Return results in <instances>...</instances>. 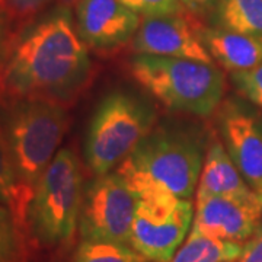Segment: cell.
I'll use <instances>...</instances> for the list:
<instances>
[{"label":"cell","instance_id":"obj_18","mask_svg":"<svg viewBox=\"0 0 262 262\" xmlns=\"http://www.w3.org/2000/svg\"><path fill=\"white\" fill-rule=\"evenodd\" d=\"M72 262H147L131 245L82 241Z\"/></svg>","mask_w":262,"mask_h":262},{"label":"cell","instance_id":"obj_22","mask_svg":"<svg viewBox=\"0 0 262 262\" xmlns=\"http://www.w3.org/2000/svg\"><path fill=\"white\" fill-rule=\"evenodd\" d=\"M19 31L10 25V22L0 13V75L5 67V63L8 60L12 44L15 41V37Z\"/></svg>","mask_w":262,"mask_h":262},{"label":"cell","instance_id":"obj_4","mask_svg":"<svg viewBox=\"0 0 262 262\" xmlns=\"http://www.w3.org/2000/svg\"><path fill=\"white\" fill-rule=\"evenodd\" d=\"M84 182L80 162L69 149L57 151L38 179L25 213V233L44 249L64 248L79 229Z\"/></svg>","mask_w":262,"mask_h":262},{"label":"cell","instance_id":"obj_15","mask_svg":"<svg viewBox=\"0 0 262 262\" xmlns=\"http://www.w3.org/2000/svg\"><path fill=\"white\" fill-rule=\"evenodd\" d=\"M211 19L215 27L262 38V0H222Z\"/></svg>","mask_w":262,"mask_h":262},{"label":"cell","instance_id":"obj_24","mask_svg":"<svg viewBox=\"0 0 262 262\" xmlns=\"http://www.w3.org/2000/svg\"><path fill=\"white\" fill-rule=\"evenodd\" d=\"M181 5L198 18H213L222 0H179Z\"/></svg>","mask_w":262,"mask_h":262},{"label":"cell","instance_id":"obj_16","mask_svg":"<svg viewBox=\"0 0 262 262\" xmlns=\"http://www.w3.org/2000/svg\"><path fill=\"white\" fill-rule=\"evenodd\" d=\"M31 195L22 187L10 155L9 146L0 125V204L9 207L25 232V213ZM27 234V233H25Z\"/></svg>","mask_w":262,"mask_h":262},{"label":"cell","instance_id":"obj_10","mask_svg":"<svg viewBox=\"0 0 262 262\" xmlns=\"http://www.w3.org/2000/svg\"><path fill=\"white\" fill-rule=\"evenodd\" d=\"M262 204L256 192L246 195H208L196 198L189 233L242 244L262 223Z\"/></svg>","mask_w":262,"mask_h":262},{"label":"cell","instance_id":"obj_1","mask_svg":"<svg viewBox=\"0 0 262 262\" xmlns=\"http://www.w3.org/2000/svg\"><path fill=\"white\" fill-rule=\"evenodd\" d=\"M92 73L70 9L57 6L16 34L0 75V99H47L69 106Z\"/></svg>","mask_w":262,"mask_h":262},{"label":"cell","instance_id":"obj_2","mask_svg":"<svg viewBox=\"0 0 262 262\" xmlns=\"http://www.w3.org/2000/svg\"><path fill=\"white\" fill-rule=\"evenodd\" d=\"M201 128L179 121L156 124L115 172L136 195L168 192L189 200L194 195L206 156Z\"/></svg>","mask_w":262,"mask_h":262},{"label":"cell","instance_id":"obj_7","mask_svg":"<svg viewBox=\"0 0 262 262\" xmlns=\"http://www.w3.org/2000/svg\"><path fill=\"white\" fill-rule=\"evenodd\" d=\"M194 220L189 200L168 192L137 195L130 245L149 262H166L178 251Z\"/></svg>","mask_w":262,"mask_h":262},{"label":"cell","instance_id":"obj_12","mask_svg":"<svg viewBox=\"0 0 262 262\" xmlns=\"http://www.w3.org/2000/svg\"><path fill=\"white\" fill-rule=\"evenodd\" d=\"M222 106V105H220ZM222 140L236 168L256 194L262 191V124L233 101L219 111Z\"/></svg>","mask_w":262,"mask_h":262},{"label":"cell","instance_id":"obj_13","mask_svg":"<svg viewBox=\"0 0 262 262\" xmlns=\"http://www.w3.org/2000/svg\"><path fill=\"white\" fill-rule=\"evenodd\" d=\"M201 39L217 64L234 73L262 63V38L249 37L215 25L201 28Z\"/></svg>","mask_w":262,"mask_h":262},{"label":"cell","instance_id":"obj_23","mask_svg":"<svg viewBox=\"0 0 262 262\" xmlns=\"http://www.w3.org/2000/svg\"><path fill=\"white\" fill-rule=\"evenodd\" d=\"M234 262H262V223L246 241L241 256Z\"/></svg>","mask_w":262,"mask_h":262},{"label":"cell","instance_id":"obj_6","mask_svg":"<svg viewBox=\"0 0 262 262\" xmlns=\"http://www.w3.org/2000/svg\"><path fill=\"white\" fill-rule=\"evenodd\" d=\"M156 125L155 106L127 89H115L96 105L84 139V160L95 175L113 172Z\"/></svg>","mask_w":262,"mask_h":262},{"label":"cell","instance_id":"obj_21","mask_svg":"<svg viewBox=\"0 0 262 262\" xmlns=\"http://www.w3.org/2000/svg\"><path fill=\"white\" fill-rule=\"evenodd\" d=\"M121 2L141 16L175 15L185 10L179 0H121Z\"/></svg>","mask_w":262,"mask_h":262},{"label":"cell","instance_id":"obj_14","mask_svg":"<svg viewBox=\"0 0 262 262\" xmlns=\"http://www.w3.org/2000/svg\"><path fill=\"white\" fill-rule=\"evenodd\" d=\"M196 187V198L208 195H246L253 192L229 156L225 144L215 137L207 141L204 163Z\"/></svg>","mask_w":262,"mask_h":262},{"label":"cell","instance_id":"obj_19","mask_svg":"<svg viewBox=\"0 0 262 262\" xmlns=\"http://www.w3.org/2000/svg\"><path fill=\"white\" fill-rule=\"evenodd\" d=\"M25 232L9 207L0 204V262H22Z\"/></svg>","mask_w":262,"mask_h":262},{"label":"cell","instance_id":"obj_20","mask_svg":"<svg viewBox=\"0 0 262 262\" xmlns=\"http://www.w3.org/2000/svg\"><path fill=\"white\" fill-rule=\"evenodd\" d=\"M234 88L249 102L262 106V63L249 70L232 73Z\"/></svg>","mask_w":262,"mask_h":262},{"label":"cell","instance_id":"obj_11","mask_svg":"<svg viewBox=\"0 0 262 262\" xmlns=\"http://www.w3.org/2000/svg\"><path fill=\"white\" fill-rule=\"evenodd\" d=\"M76 31L88 50L113 51L133 41L141 18L121 0H79Z\"/></svg>","mask_w":262,"mask_h":262},{"label":"cell","instance_id":"obj_9","mask_svg":"<svg viewBox=\"0 0 262 262\" xmlns=\"http://www.w3.org/2000/svg\"><path fill=\"white\" fill-rule=\"evenodd\" d=\"M203 20L187 9L175 15L143 16L131 41L137 54L214 63L201 39Z\"/></svg>","mask_w":262,"mask_h":262},{"label":"cell","instance_id":"obj_25","mask_svg":"<svg viewBox=\"0 0 262 262\" xmlns=\"http://www.w3.org/2000/svg\"><path fill=\"white\" fill-rule=\"evenodd\" d=\"M256 195H258V198H259V201H261V204H262V191L259 192V194H256Z\"/></svg>","mask_w":262,"mask_h":262},{"label":"cell","instance_id":"obj_5","mask_svg":"<svg viewBox=\"0 0 262 262\" xmlns=\"http://www.w3.org/2000/svg\"><path fill=\"white\" fill-rule=\"evenodd\" d=\"M130 73L172 111L210 117L223 102L225 75L214 63L137 54L131 58Z\"/></svg>","mask_w":262,"mask_h":262},{"label":"cell","instance_id":"obj_17","mask_svg":"<svg viewBox=\"0 0 262 262\" xmlns=\"http://www.w3.org/2000/svg\"><path fill=\"white\" fill-rule=\"evenodd\" d=\"M242 249V244L189 233L187 242L166 262H234L241 256Z\"/></svg>","mask_w":262,"mask_h":262},{"label":"cell","instance_id":"obj_3","mask_svg":"<svg viewBox=\"0 0 262 262\" xmlns=\"http://www.w3.org/2000/svg\"><path fill=\"white\" fill-rule=\"evenodd\" d=\"M69 121L63 103L31 98L0 99V125L19 181L29 195L57 155Z\"/></svg>","mask_w":262,"mask_h":262},{"label":"cell","instance_id":"obj_8","mask_svg":"<svg viewBox=\"0 0 262 262\" xmlns=\"http://www.w3.org/2000/svg\"><path fill=\"white\" fill-rule=\"evenodd\" d=\"M137 195L118 172L96 175L84 184L79 215L82 241L130 245Z\"/></svg>","mask_w":262,"mask_h":262}]
</instances>
